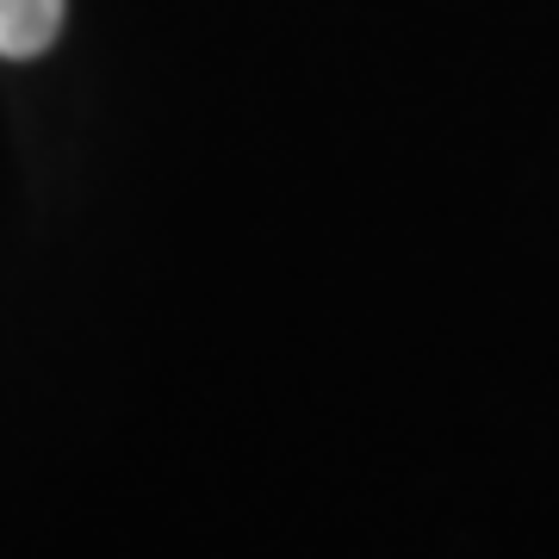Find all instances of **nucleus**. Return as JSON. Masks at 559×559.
<instances>
[{"instance_id": "f257e3e1", "label": "nucleus", "mask_w": 559, "mask_h": 559, "mask_svg": "<svg viewBox=\"0 0 559 559\" xmlns=\"http://www.w3.org/2000/svg\"><path fill=\"white\" fill-rule=\"evenodd\" d=\"M62 32V0H0V57L32 62Z\"/></svg>"}]
</instances>
